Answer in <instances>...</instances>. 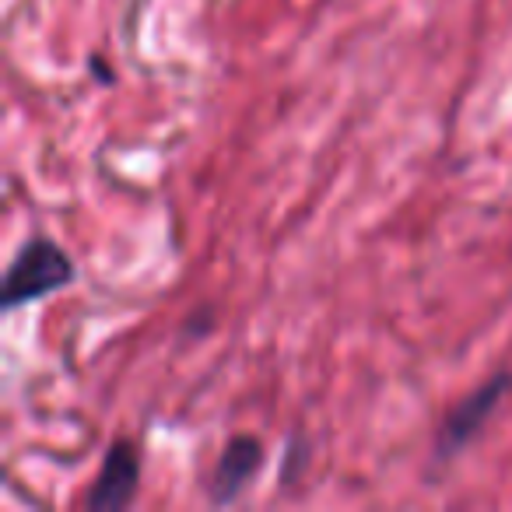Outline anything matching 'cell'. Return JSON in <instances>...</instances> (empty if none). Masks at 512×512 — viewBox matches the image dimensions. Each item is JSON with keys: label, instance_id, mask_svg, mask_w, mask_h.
<instances>
[{"label": "cell", "instance_id": "1", "mask_svg": "<svg viewBox=\"0 0 512 512\" xmlns=\"http://www.w3.org/2000/svg\"><path fill=\"white\" fill-rule=\"evenodd\" d=\"M74 281L71 256L50 239H29L11 260L4 274V309H18L25 302H36L53 295L57 288Z\"/></svg>", "mask_w": 512, "mask_h": 512}, {"label": "cell", "instance_id": "2", "mask_svg": "<svg viewBox=\"0 0 512 512\" xmlns=\"http://www.w3.org/2000/svg\"><path fill=\"white\" fill-rule=\"evenodd\" d=\"M137 474H141V460H137V449L127 439L113 442L102 463L99 477H95L92 491H88L85 505L95 512H113L134 498L137 491Z\"/></svg>", "mask_w": 512, "mask_h": 512}, {"label": "cell", "instance_id": "3", "mask_svg": "<svg viewBox=\"0 0 512 512\" xmlns=\"http://www.w3.org/2000/svg\"><path fill=\"white\" fill-rule=\"evenodd\" d=\"M502 390H509V376H495L481 393H470V397L463 400L453 414H449L446 425H442V435H439V456L442 460H446L449 453H456V449H460L463 442H467L470 435L484 425V418L495 411Z\"/></svg>", "mask_w": 512, "mask_h": 512}, {"label": "cell", "instance_id": "4", "mask_svg": "<svg viewBox=\"0 0 512 512\" xmlns=\"http://www.w3.org/2000/svg\"><path fill=\"white\" fill-rule=\"evenodd\" d=\"M260 460H264V446L249 435H235L232 442L225 446L218 460V470H214V484H211V495L214 502H232L242 488H246L249 477L260 470Z\"/></svg>", "mask_w": 512, "mask_h": 512}]
</instances>
